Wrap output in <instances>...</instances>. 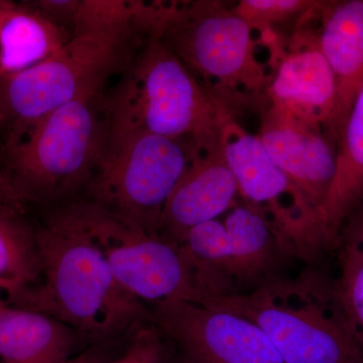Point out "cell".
<instances>
[{
  "instance_id": "cell-1",
  "label": "cell",
  "mask_w": 363,
  "mask_h": 363,
  "mask_svg": "<svg viewBox=\"0 0 363 363\" xmlns=\"http://www.w3.org/2000/svg\"><path fill=\"white\" fill-rule=\"evenodd\" d=\"M35 229L40 279L13 306L49 315L96 343L135 333L150 322L142 301L119 283L96 243L63 207Z\"/></svg>"
},
{
  "instance_id": "cell-2",
  "label": "cell",
  "mask_w": 363,
  "mask_h": 363,
  "mask_svg": "<svg viewBox=\"0 0 363 363\" xmlns=\"http://www.w3.org/2000/svg\"><path fill=\"white\" fill-rule=\"evenodd\" d=\"M104 106L111 133L145 131L202 152L219 147L222 128L238 116L157 37L138 49Z\"/></svg>"
},
{
  "instance_id": "cell-3",
  "label": "cell",
  "mask_w": 363,
  "mask_h": 363,
  "mask_svg": "<svg viewBox=\"0 0 363 363\" xmlns=\"http://www.w3.org/2000/svg\"><path fill=\"white\" fill-rule=\"evenodd\" d=\"M197 303L257 325L285 363L363 362L334 283L311 269L295 279L274 276L247 292Z\"/></svg>"
},
{
  "instance_id": "cell-4",
  "label": "cell",
  "mask_w": 363,
  "mask_h": 363,
  "mask_svg": "<svg viewBox=\"0 0 363 363\" xmlns=\"http://www.w3.org/2000/svg\"><path fill=\"white\" fill-rule=\"evenodd\" d=\"M108 140L102 93L79 98L6 145L2 177L21 203L58 201L88 185Z\"/></svg>"
},
{
  "instance_id": "cell-5",
  "label": "cell",
  "mask_w": 363,
  "mask_h": 363,
  "mask_svg": "<svg viewBox=\"0 0 363 363\" xmlns=\"http://www.w3.org/2000/svg\"><path fill=\"white\" fill-rule=\"evenodd\" d=\"M247 21L225 2L172 1L157 37L231 111L264 109L271 74Z\"/></svg>"
},
{
  "instance_id": "cell-6",
  "label": "cell",
  "mask_w": 363,
  "mask_h": 363,
  "mask_svg": "<svg viewBox=\"0 0 363 363\" xmlns=\"http://www.w3.org/2000/svg\"><path fill=\"white\" fill-rule=\"evenodd\" d=\"M147 40L107 33L71 38L37 65L0 77V125H11L6 145L63 105L104 92Z\"/></svg>"
},
{
  "instance_id": "cell-7",
  "label": "cell",
  "mask_w": 363,
  "mask_h": 363,
  "mask_svg": "<svg viewBox=\"0 0 363 363\" xmlns=\"http://www.w3.org/2000/svg\"><path fill=\"white\" fill-rule=\"evenodd\" d=\"M104 253L114 276L142 302H199L203 293L185 250L92 200L63 207Z\"/></svg>"
},
{
  "instance_id": "cell-8",
  "label": "cell",
  "mask_w": 363,
  "mask_h": 363,
  "mask_svg": "<svg viewBox=\"0 0 363 363\" xmlns=\"http://www.w3.org/2000/svg\"><path fill=\"white\" fill-rule=\"evenodd\" d=\"M201 152L187 140L145 131L109 133L89 199L159 233L164 204Z\"/></svg>"
},
{
  "instance_id": "cell-9",
  "label": "cell",
  "mask_w": 363,
  "mask_h": 363,
  "mask_svg": "<svg viewBox=\"0 0 363 363\" xmlns=\"http://www.w3.org/2000/svg\"><path fill=\"white\" fill-rule=\"evenodd\" d=\"M179 245L192 262L203 298L255 288L274 276L285 252L264 214L245 202L230 209L224 222L190 229Z\"/></svg>"
},
{
  "instance_id": "cell-10",
  "label": "cell",
  "mask_w": 363,
  "mask_h": 363,
  "mask_svg": "<svg viewBox=\"0 0 363 363\" xmlns=\"http://www.w3.org/2000/svg\"><path fill=\"white\" fill-rule=\"evenodd\" d=\"M219 145L240 195L264 214L284 252L308 259L325 248L321 221L277 166L257 135L248 133L233 119L222 128Z\"/></svg>"
},
{
  "instance_id": "cell-11",
  "label": "cell",
  "mask_w": 363,
  "mask_h": 363,
  "mask_svg": "<svg viewBox=\"0 0 363 363\" xmlns=\"http://www.w3.org/2000/svg\"><path fill=\"white\" fill-rule=\"evenodd\" d=\"M319 11L296 26L290 39L269 52L271 81L262 113L323 130L330 138L336 87L318 28L312 26Z\"/></svg>"
},
{
  "instance_id": "cell-12",
  "label": "cell",
  "mask_w": 363,
  "mask_h": 363,
  "mask_svg": "<svg viewBox=\"0 0 363 363\" xmlns=\"http://www.w3.org/2000/svg\"><path fill=\"white\" fill-rule=\"evenodd\" d=\"M150 321L184 353L204 363H285L257 325L201 303H157Z\"/></svg>"
},
{
  "instance_id": "cell-13",
  "label": "cell",
  "mask_w": 363,
  "mask_h": 363,
  "mask_svg": "<svg viewBox=\"0 0 363 363\" xmlns=\"http://www.w3.org/2000/svg\"><path fill=\"white\" fill-rule=\"evenodd\" d=\"M257 136L277 166L316 214L323 229L325 203L336 173V143L323 130L264 112Z\"/></svg>"
},
{
  "instance_id": "cell-14",
  "label": "cell",
  "mask_w": 363,
  "mask_h": 363,
  "mask_svg": "<svg viewBox=\"0 0 363 363\" xmlns=\"http://www.w3.org/2000/svg\"><path fill=\"white\" fill-rule=\"evenodd\" d=\"M240 194L220 145L202 152L169 195L160 218L159 233L179 245L190 229L215 220L233 209Z\"/></svg>"
},
{
  "instance_id": "cell-15",
  "label": "cell",
  "mask_w": 363,
  "mask_h": 363,
  "mask_svg": "<svg viewBox=\"0 0 363 363\" xmlns=\"http://www.w3.org/2000/svg\"><path fill=\"white\" fill-rule=\"evenodd\" d=\"M318 21L320 47L335 80L330 138L337 145L363 84V0L323 1Z\"/></svg>"
},
{
  "instance_id": "cell-16",
  "label": "cell",
  "mask_w": 363,
  "mask_h": 363,
  "mask_svg": "<svg viewBox=\"0 0 363 363\" xmlns=\"http://www.w3.org/2000/svg\"><path fill=\"white\" fill-rule=\"evenodd\" d=\"M71 38L86 35L156 37L171 1L135 0H40L30 2Z\"/></svg>"
},
{
  "instance_id": "cell-17",
  "label": "cell",
  "mask_w": 363,
  "mask_h": 363,
  "mask_svg": "<svg viewBox=\"0 0 363 363\" xmlns=\"http://www.w3.org/2000/svg\"><path fill=\"white\" fill-rule=\"evenodd\" d=\"M77 332L49 315L0 305L2 363H63L70 359Z\"/></svg>"
},
{
  "instance_id": "cell-18",
  "label": "cell",
  "mask_w": 363,
  "mask_h": 363,
  "mask_svg": "<svg viewBox=\"0 0 363 363\" xmlns=\"http://www.w3.org/2000/svg\"><path fill=\"white\" fill-rule=\"evenodd\" d=\"M336 173L323 210L325 247L338 245L348 218L363 205V84L337 143Z\"/></svg>"
},
{
  "instance_id": "cell-19",
  "label": "cell",
  "mask_w": 363,
  "mask_h": 363,
  "mask_svg": "<svg viewBox=\"0 0 363 363\" xmlns=\"http://www.w3.org/2000/svg\"><path fill=\"white\" fill-rule=\"evenodd\" d=\"M70 39L32 4L0 1V77L37 65Z\"/></svg>"
},
{
  "instance_id": "cell-20",
  "label": "cell",
  "mask_w": 363,
  "mask_h": 363,
  "mask_svg": "<svg viewBox=\"0 0 363 363\" xmlns=\"http://www.w3.org/2000/svg\"><path fill=\"white\" fill-rule=\"evenodd\" d=\"M21 206L11 193L0 194V279L23 292L39 283L42 269L37 229Z\"/></svg>"
},
{
  "instance_id": "cell-21",
  "label": "cell",
  "mask_w": 363,
  "mask_h": 363,
  "mask_svg": "<svg viewBox=\"0 0 363 363\" xmlns=\"http://www.w3.org/2000/svg\"><path fill=\"white\" fill-rule=\"evenodd\" d=\"M340 241V274L334 286L350 330L363 352V252L351 241Z\"/></svg>"
},
{
  "instance_id": "cell-22",
  "label": "cell",
  "mask_w": 363,
  "mask_h": 363,
  "mask_svg": "<svg viewBox=\"0 0 363 363\" xmlns=\"http://www.w3.org/2000/svg\"><path fill=\"white\" fill-rule=\"evenodd\" d=\"M321 4L313 0H241L233 11L252 30L262 33L293 21L298 25Z\"/></svg>"
},
{
  "instance_id": "cell-23",
  "label": "cell",
  "mask_w": 363,
  "mask_h": 363,
  "mask_svg": "<svg viewBox=\"0 0 363 363\" xmlns=\"http://www.w3.org/2000/svg\"><path fill=\"white\" fill-rule=\"evenodd\" d=\"M106 363H169L164 334L150 321L133 333L130 345L121 357Z\"/></svg>"
},
{
  "instance_id": "cell-24",
  "label": "cell",
  "mask_w": 363,
  "mask_h": 363,
  "mask_svg": "<svg viewBox=\"0 0 363 363\" xmlns=\"http://www.w3.org/2000/svg\"><path fill=\"white\" fill-rule=\"evenodd\" d=\"M340 238H345L354 243L363 252V205L345 222L341 230Z\"/></svg>"
},
{
  "instance_id": "cell-25",
  "label": "cell",
  "mask_w": 363,
  "mask_h": 363,
  "mask_svg": "<svg viewBox=\"0 0 363 363\" xmlns=\"http://www.w3.org/2000/svg\"><path fill=\"white\" fill-rule=\"evenodd\" d=\"M107 352L102 350H93L78 355V357H71L63 363H106Z\"/></svg>"
},
{
  "instance_id": "cell-26",
  "label": "cell",
  "mask_w": 363,
  "mask_h": 363,
  "mask_svg": "<svg viewBox=\"0 0 363 363\" xmlns=\"http://www.w3.org/2000/svg\"><path fill=\"white\" fill-rule=\"evenodd\" d=\"M21 291L18 286L0 279V305L13 304L14 300L21 295Z\"/></svg>"
},
{
  "instance_id": "cell-27",
  "label": "cell",
  "mask_w": 363,
  "mask_h": 363,
  "mask_svg": "<svg viewBox=\"0 0 363 363\" xmlns=\"http://www.w3.org/2000/svg\"><path fill=\"white\" fill-rule=\"evenodd\" d=\"M178 363H204L202 362H200V360L196 359V358L190 357V355L186 354V353H184V357H182V359H180V362Z\"/></svg>"
},
{
  "instance_id": "cell-28",
  "label": "cell",
  "mask_w": 363,
  "mask_h": 363,
  "mask_svg": "<svg viewBox=\"0 0 363 363\" xmlns=\"http://www.w3.org/2000/svg\"><path fill=\"white\" fill-rule=\"evenodd\" d=\"M9 192V188H7L6 182L4 180V177L0 174V194Z\"/></svg>"
},
{
  "instance_id": "cell-29",
  "label": "cell",
  "mask_w": 363,
  "mask_h": 363,
  "mask_svg": "<svg viewBox=\"0 0 363 363\" xmlns=\"http://www.w3.org/2000/svg\"><path fill=\"white\" fill-rule=\"evenodd\" d=\"M350 363H363V362H350Z\"/></svg>"
},
{
  "instance_id": "cell-30",
  "label": "cell",
  "mask_w": 363,
  "mask_h": 363,
  "mask_svg": "<svg viewBox=\"0 0 363 363\" xmlns=\"http://www.w3.org/2000/svg\"><path fill=\"white\" fill-rule=\"evenodd\" d=\"M0 128H1V125H0Z\"/></svg>"
}]
</instances>
